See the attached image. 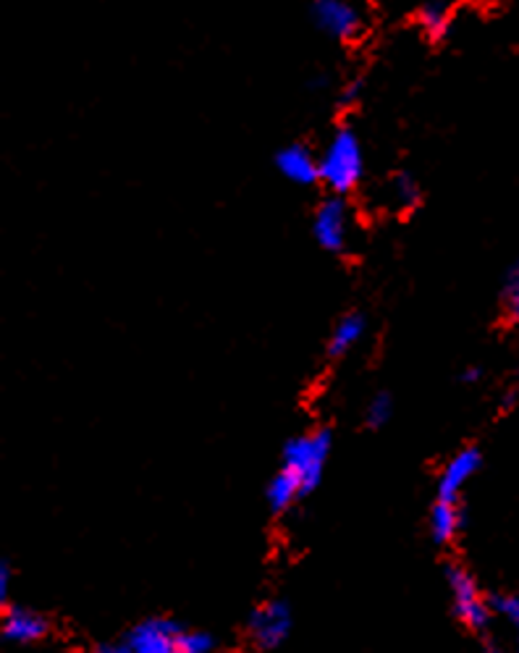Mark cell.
I'll use <instances>...</instances> for the list:
<instances>
[{
    "label": "cell",
    "instance_id": "obj_1",
    "mask_svg": "<svg viewBox=\"0 0 519 653\" xmlns=\"http://www.w3.org/2000/svg\"><path fill=\"white\" fill-rule=\"evenodd\" d=\"M126 643L137 653H213L215 641L205 630H192L168 617H150L135 624Z\"/></svg>",
    "mask_w": 519,
    "mask_h": 653
},
{
    "label": "cell",
    "instance_id": "obj_2",
    "mask_svg": "<svg viewBox=\"0 0 519 653\" xmlns=\"http://www.w3.org/2000/svg\"><path fill=\"white\" fill-rule=\"evenodd\" d=\"M328 454H331V431L318 428V431L301 433L284 446L278 473L299 491V496H307L318 488Z\"/></svg>",
    "mask_w": 519,
    "mask_h": 653
},
{
    "label": "cell",
    "instance_id": "obj_3",
    "mask_svg": "<svg viewBox=\"0 0 519 653\" xmlns=\"http://www.w3.org/2000/svg\"><path fill=\"white\" fill-rule=\"evenodd\" d=\"M364 158L362 143L352 129L336 131L320 156V181L333 194H349L362 181Z\"/></svg>",
    "mask_w": 519,
    "mask_h": 653
},
{
    "label": "cell",
    "instance_id": "obj_4",
    "mask_svg": "<svg viewBox=\"0 0 519 653\" xmlns=\"http://www.w3.org/2000/svg\"><path fill=\"white\" fill-rule=\"evenodd\" d=\"M446 582L448 593H452L454 617H457L467 630H475V633L486 630L490 617H494V603L483 596L478 580H475L462 565H448Z\"/></svg>",
    "mask_w": 519,
    "mask_h": 653
},
{
    "label": "cell",
    "instance_id": "obj_5",
    "mask_svg": "<svg viewBox=\"0 0 519 653\" xmlns=\"http://www.w3.org/2000/svg\"><path fill=\"white\" fill-rule=\"evenodd\" d=\"M313 236L322 250L347 252L352 242V213L341 194L322 200L313 215Z\"/></svg>",
    "mask_w": 519,
    "mask_h": 653
},
{
    "label": "cell",
    "instance_id": "obj_6",
    "mask_svg": "<svg viewBox=\"0 0 519 653\" xmlns=\"http://www.w3.org/2000/svg\"><path fill=\"white\" fill-rule=\"evenodd\" d=\"M292 633V609L289 603L280 599H271L252 612L247 622V635L250 641L257 645L260 651H273L286 641Z\"/></svg>",
    "mask_w": 519,
    "mask_h": 653
},
{
    "label": "cell",
    "instance_id": "obj_7",
    "mask_svg": "<svg viewBox=\"0 0 519 653\" xmlns=\"http://www.w3.org/2000/svg\"><path fill=\"white\" fill-rule=\"evenodd\" d=\"M313 21L333 40L354 42L364 30V17L357 0H315Z\"/></svg>",
    "mask_w": 519,
    "mask_h": 653
},
{
    "label": "cell",
    "instance_id": "obj_8",
    "mask_svg": "<svg viewBox=\"0 0 519 653\" xmlns=\"http://www.w3.org/2000/svg\"><path fill=\"white\" fill-rule=\"evenodd\" d=\"M480 462L483 456L475 446L459 449V452L446 462L444 470H441L436 498H444V502H459L462 491H465L467 483L473 481L475 473L480 470Z\"/></svg>",
    "mask_w": 519,
    "mask_h": 653
},
{
    "label": "cell",
    "instance_id": "obj_9",
    "mask_svg": "<svg viewBox=\"0 0 519 653\" xmlns=\"http://www.w3.org/2000/svg\"><path fill=\"white\" fill-rule=\"evenodd\" d=\"M47 620L40 612L27 607H17V603H6L3 624H0V633L9 643L17 645H30L38 643L47 635Z\"/></svg>",
    "mask_w": 519,
    "mask_h": 653
},
{
    "label": "cell",
    "instance_id": "obj_10",
    "mask_svg": "<svg viewBox=\"0 0 519 653\" xmlns=\"http://www.w3.org/2000/svg\"><path fill=\"white\" fill-rule=\"evenodd\" d=\"M276 168L280 177H286L294 185H315L320 181V158H315L305 145H289L284 150H278Z\"/></svg>",
    "mask_w": 519,
    "mask_h": 653
},
{
    "label": "cell",
    "instance_id": "obj_11",
    "mask_svg": "<svg viewBox=\"0 0 519 653\" xmlns=\"http://www.w3.org/2000/svg\"><path fill=\"white\" fill-rule=\"evenodd\" d=\"M364 331H368V320L362 318L360 313H349L336 323L331 339H328V355L331 357H343L349 355L364 339Z\"/></svg>",
    "mask_w": 519,
    "mask_h": 653
},
{
    "label": "cell",
    "instance_id": "obj_12",
    "mask_svg": "<svg viewBox=\"0 0 519 653\" xmlns=\"http://www.w3.org/2000/svg\"><path fill=\"white\" fill-rule=\"evenodd\" d=\"M462 525H465V515H462L459 502H444L436 498L431 512V533L438 544H452L459 536Z\"/></svg>",
    "mask_w": 519,
    "mask_h": 653
},
{
    "label": "cell",
    "instance_id": "obj_13",
    "mask_svg": "<svg viewBox=\"0 0 519 653\" xmlns=\"http://www.w3.org/2000/svg\"><path fill=\"white\" fill-rule=\"evenodd\" d=\"M417 21L431 40H441L448 32V11L441 3H425L417 13Z\"/></svg>",
    "mask_w": 519,
    "mask_h": 653
},
{
    "label": "cell",
    "instance_id": "obj_14",
    "mask_svg": "<svg viewBox=\"0 0 519 653\" xmlns=\"http://www.w3.org/2000/svg\"><path fill=\"white\" fill-rule=\"evenodd\" d=\"M389 194H391V200H394L396 208L412 210L420 200V187H417V181L410 177V173H396V177L391 179Z\"/></svg>",
    "mask_w": 519,
    "mask_h": 653
},
{
    "label": "cell",
    "instance_id": "obj_15",
    "mask_svg": "<svg viewBox=\"0 0 519 653\" xmlns=\"http://www.w3.org/2000/svg\"><path fill=\"white\" fill-rule=\"evenodd\" d=\"M391 415H394V399H391V394H385V391L375 394L368 407H364V423L370 428H383Z\"/></svg>",
    "mask_w": 519,
    "mask_h": 653
},
{
    "label": "cell",
    "instance_id": "obj_16",
    "mask_svg": "<svg viewBox=\"0 0 519 653\" xmlns=\"http://www.w3.org/2000/svg\"><path fill=\"white\" fill-rule=\"evenodd\" d=\"M490 603H494V612L507 620V624L511 628V635H515L517 653H519V596L501 593V596H494Z\"/></svg>",
    "mask_w": 519,
    "mask_h": 653
},
{
    "label": "cell",
    "instance_id": "obj_17",
    "mask_svg": "<svg viewBox=\"0 0 519 653\" xmlns=\"http://www.w3.org/2000/svg\"><path fill=\"white\" fill-rule=\"evenodd\" d=\"M504 307L511 320H519V263L509 271L507 284H504Z\"/></svg>",
    "mask_w": 519,
    "mask_h": 653
},
{
    "label": "cell",
    "instance_id": "obj_18",
    "mask_svg": "<svg viewBox=\"0 0 519 653\" xmlns=\"http://www.w3.org/2000/svg\"><path fill=\"white\" fill-rule=\"evenodd\" d=\"M11 575H13V570H11V565L9 561H3V565H0V599H9V591H11Z\"/></svg>",
    "mask_w": 519,
    "mask_h": 653
},
{
    "label": "cell",
    "instance_id": "obj_19",
    "mask_svg": "<svg viewBox=\"0 0 519 653\" xmlns=\"http://www.w3.org/2000/svg\"><path fill=\"white\" fill-rule=\"evenodd\" d=\"M89 653H137L135 649H131L129 643H105V645H97V649H93Z\"/></svg>",
    "mask_w": 519,
    "mask_h": 653
},
{
    "label": "cell",
    "instance_id": "obj_20",
    "mask_svg": "<svg viewBox=\"0 0 519 653\" xmlns=\"http://www.w3.org/2000/svg\"><path fill=\"white\" fill-rule=\"evenodd\" d=\"M357 97H360V82L347 84V87H343V93H341V103L349 105V103H354Z\"/></svg>",
    "mask_w": 519,
    "mask_h": 653
},
{
    "label": "cell",
    "instance_id": "obj_21",
    "mask_svg": "<svg viewBox=\"0 0 519 653\" xmlns=\"http://www.w3.org/2000/svg\"><path fill=\"white\" fill-rule=\"evenodd\" d=\"M478 378H480V368H465V370H462V381L473 383V381H478Z\"/></svg>",
    "mask_w": 519,
    "mask_h": 653
},
{
    "label": "cell",
    "instance_id": "obj_22",
    "mask_svg": "<svg viewBox=\"0 0 519 653\" xmlns=\"http://www.w3.org/2000/svg\"><path fill=\"white\" fill-rule=\"evenodd\" d=\"M483 653H504V651L501 649H494V645H490V649H486Z\"/></svg>",
    "mask_w": 519,
    "mask_h": 653
}]
</instances>
